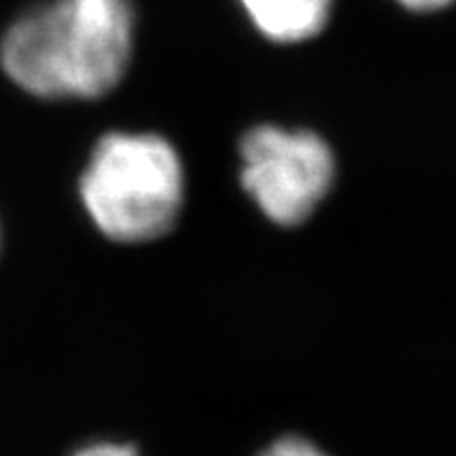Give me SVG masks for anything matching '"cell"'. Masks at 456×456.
Instances as JSON below:
<instances>
[{"label": "cell", "mask_w": 456, "mask_h": 456, "mask_svg": "<svg viewBox=\"0 0 456 456\" xmlns=\"http://www.w3.org/2000/svg\"><path fill=\"white\" fill-rule=\"evenodd\" d=\"M131 0H52L14 21L0 47L7 77L40 98H101L131 66Z\"/></svg>", "instance_id": "obj_1"}, {"label": "cell", "mask_w": 456, "mask_h": 456, "mask_svg": "<svg viewBox=\"0 0 456 456\" xmlns=\"http://www.w3.org/2000/svg\"><path fill=\"white\" fill-rule=\"evenodd\" d=\"M79 196L110 240H157L175 226L184 205V166L157 133H108L91 151Z\"/></svg>", "instance_id": "obj_2"}, {"label": "cell", "mask_w": 456, "mask_h": 456, "mask_svg": "<svg viewBox=\"0 0 456 456\" xmlns=\"http://www.w3.org/2000/svg\"><path fill=\"white\" fill-rule=\"evenodd\" d=\"M240 182L258 210L280 226L313 215L336 180V157L313 131L261 124L240 140Z\"/></svg>", "instance_id": "obj_3"}, {"label": "cell", "mask_w": 456, "mask_h": 456, "mask_svg": "<svg viewBox=\"0 0 456 456\" xmlns=\"http://www.w3.org/2000/svg\"><path fill=\"white\" fill-rule=\"evenodd\" d=\"M247 17L275 43H303L329 24L333 0H240Z\"/></svg>", "instance_id": "obj_4"}, {"label": "cell", "mask_w": 456, "mask_h": 456, "mask_svg": "<svg viewBox=\"0 0 456 456\" xmlns=\"http://www.w3.org/2000/svg\"><path fill=\"white\" fill-rule=\"evenodd\" d=\"M256 456H329L319 444L300 436H284V438L271 443L265 450L258 452Z\"/></svg>", "instance_id": "obj_5"}, {"label": "cell", "mask_w": 456, "mask_h": 456, "mask_svg": "<svg viewBox=\"0 0 456 456\" xmlns=\"http://www.w3.org/2000/svg\"><path fill=\"white\" fill-rule=\"evenodd\" d=\"M72 456H140V452L128 443H114V440H98L79 447Z\"/></svg>", "instance_id": "obj_6"}, {"label": "cell", "mask_w": 456, "mask_h": 456, "mask_svg": "<svg viewBox=\"0 0 456 456\" xmlns=\"http://www.w3.org/2000/svg\"><path fill=\"white\" fill-rule=\"evenodd\" d=\"M403 7H408L412 12H433V10H443L452 5L454 0H396Z\"/></svg>", "instance_id": "obj_7"}]
</instances>
